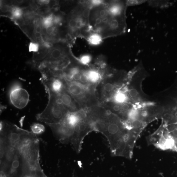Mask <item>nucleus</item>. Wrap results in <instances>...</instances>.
<instances>
[{
	"mask_svg": "<svg viewBox=\"0 0 177 177\" xmlns=\"http://www.w3.org/2000/svg\"><path fill=\"white\" fill-rule=\"evenodd\" d=\"M87 113L94 131L106 137L111 154L132 159L134 146L139 136L126 122L106 108L93 107Z\"/></svg>",
	"mask_w": 177,
	"mask_h": 177,
	"instance_id": "1",
	"label": "nucleus"
},
{
	"mask_svg": "<svg viewBox=\"0 0 177 177\" xmlns=\"http://www.w3.org/2000/svg\"><path fill=\"white\" fill-rule=\"evenodd\" d=\"M88 19L90 30L100 35L103 38L121 33L125 27L123 15H116L110 11L109 3L90 7Z\"/></svg>",
	"mask_w": 177,
	"mask_h": 177,
	"instance_id": "2",
	"label": "nucleus"
},
{
	"mask_svg": "<svg viewBox=\"0 0 177 177\" xmlns=\"http://www.w3.org/2000/svg\"><path fill=\"white\" fill-rule=\"evenodd\" d=\"M48 101L47 106L42 112L36 116L37 120L47 125L57 123L63 120L69 113L58 95L47 93Z\"/></svg>",
	"mask_w": 177,
	"mask_h": 177,
	"instance_id": "3",
	"label": "nucleus"
},
{
	"mask_svg": "<svg viewBox=\"0 0 177 177\" xmlns=\"http://www.w3.org/2000/svg\"><path fill=\"white\" fill-rule=\"evenodd\" d=\"M74 133L71 142L77 153L81 150L83 141L90 133L94 131L92 124L86 112L83 111L81 118L74 127Z\"/></svg>",
	"mask_w": 177,
	"mask_h": 177,
	"instance_id": "4",
	"label": "nucleus"
},
{
	"mask_svg": "<svg viewBox=\"0 0 177 177\" xmlns=\"http://www.w3.org/2000/svg\"><path fill=\"white\" fill-rule=\"evenodd\" d=\"M65 80L68 91L73 97L80 107L84 110L87 102L91 98L95 97V91L90 90V86H84L82 84L75 81Z\"/></svg>",
	"mask_w": 177,
	"mask_h": 177,
	"instance_id": "5",
	"label": "nucleus"
},
{
	"mask_svg": "<svg viewBox=\"0 0 177 177\" xmlns=\"http://www.w3.org/2000/svg\"><path fill=\"white\" fill-rule=\"evenodd\" d=\"M56 138L63 144L71 143L74 133V127L64 119L61 122L48 125Z\"/></svg>",
	"mask_w": 177,
	"mask_h": 177,
	"instance_id": "6",
	"label": "nucleus"
},
{
	"mask_svg": "<svg viewBox=\"0 0 177 177\" xmlns=\"http://www.w3.org/2000/svg\"><path fill=\"white\" fill-rule=\"evenodd\" d=\"M41 81L47 93L59 96L67 89L66 83L62 76H42Z\"/></svg>",
	"mask_w": 177,
	"mask_h": 177,
	"instance_id": "7",
	"label": "nucleus"
},
{
	"mask_svg": "<svg viewBox=\"0 0 177 177\" xmlns=\"http://www.w3.org/2000/svg\"><path fill=\"white\" fill-rule=\"evenodd\" d=\"M9 98L13 106L18 109H22L27 106L29 101V95L28 91L20 85L16 84L10 89Z\"/></svg>",
	"mask_w": 177,
	"mask_h": 177,
	"instance_id": "8",
	"label": "nucleus"
},
{
	"mask_svg": "<svg viewBox=\"0 0 177 177\" xmlns=\"http://www.w3.org/2000/svg\"><path fill=\"white\" fill-rule=\"evenodd\" d=\"M58 96L63 106L69 112H75L81 110L73 97L69 93L67 89Z\"/></svg>",
	"mask_w": 177,
	"mask_h": 177,
	"instance_id": "9",
	"label": "nucleus"
},
{
	"mask_svg": "<svg viewBox=\"0 0 177 177\" xmlns=\"http://www.w3.org/2000/svg\"><path fill=\"white\" fill-rule=\"evenodd\" d=\"M90 83L91 85L96 84L101 79L102 76L101 73L97 70L91 69L86 70Z\"/></svg>",
	"mask_w": 177,
	"mask_h": 177,
	"instance_id": "10",
	"label": "nucleus"
},
{
	"mask_svg": "<svg viewBox=\"0 0 177 177\" xmlns=\"http://www.w3.org/2000/svg\"><path fill=\"white\" fill-rule=\"evenodd\" d=\"M87 38L89 43L94 46L97 45L101 43L103 39L100 35L96 32L91 33Z\"/></svg>",
	"mask_w": 177,
	"mask_h": 177,
	"instance_id": "11",
	"label": "nucleus"
},
{
	"mask_svg": "<svg viewBox=\"0 0 177 177\" xmlns=\"http://www.w3.org/2000/svg\"><path fill=\"white\" fill-rule=\"evenodd\" d=\"M31 132L36 135H41L45 130V127L43 125L38 123L32 124L31 126Z\"/></svg>",
	"mask_w": 177,
	"mask_h": 177,
	"instance_id": "12",
	"label": "nucleus"
},
{
	"mask_svg": "<svg viewBox=\"0 0 177 177\" xmlns=\"http://www.w3.org/2000/svg\"><path fill=\"white\" fill-rule=\"evenodd\" d=\"M56 16L54 15H51L44 18L43 21V25L44 27L47 28L51 26H53Z\"/></svg>",
	"mask_w": 177,
	"mask_h": 177,
	"instance_id": "13",
	"label": "nucleus"
},
{
	"mask_svg": "<svg viewBox=\"0 0 177 177\" xmlns=\"http://www.w3.org/2000/svg\"><path fill=\"white\" fill-rule=\"evenodd\" d=\"M113 101L117 104L124 103L126 100V96L124 94L120 93H117L113 97Z\"/></svg>",
	"mask_w": 177,
	"mask_h": 177,
	"instance_id": "14",
	"label": "nucleus"
},
{
	"mask_svg": "<svg viewBox=\"0 0 177 177\" xmlns=\"http://www.w3.org/2000/svg\"><path fill=\"white\" fill-rule=\"evenodd\" d=\"M12 17L16 19L21 18L23 15L22 10L18 7H14L12 10Z\"/></svg>",
	"mask_w": 177,
	"mask_h": 177,
	"instance_id": "15",
	"label": "nucleus"
},
{
	"mask_svg": "<svg viewBox=\"0 0 177 177\" xmlns=\"http://www.w3.org/2000/svg\"><path fill=\"white\" fill-rule=\"evenodd\" d=\"M91 57L88 55H84L79 60L80 62L83 65H88L91 61Z\"/></svg>",
	"mask_w": 177,
	"mask_h": 177,
	"instance_id": "16",
	"label": "nucleus"
},
{
	"mask_svg": "<svg viewBox=\"0 0 177 177\" xmlns=\"http://www.w3.org/2000/svg\"><path fill=\"white\" fill-rule=\"evenodd\" d=\"M39 45L38 43L31 42L29 45V51L30 52H37L39 51Z\"/></svg>",
	"mask_w": 177,
	"mask_h": 177,
	"instance_id": "17",
	"label": "nucleus"
},
{
	"mask_svg": "<svg viewBox=\"0 0 177 177\" xmlns=\"http://www.w3.org/2000/svg\"><path fill=\"white\" fill-rule=\"evenodd\" d=\"M77 24L76 18H72L70 20L69 22V26L70 28L73 30H76V27Z\"/></svg>",
	"mask_w": 177,
	"mask_h": 177,
	"instance_id": "18",
	"label": "nucleus"
},
{
	"mask_svg": "<svg viewBox=\"0 0 177 177\" xmlns=\"http://www.w3.org/2000/svg\"><path fill=\"white\" fill-rule=\"evenodd\" d=\"M145 1H128L126 4L128 6H135L141 4L145 2Z\"/></svg>",
	"mask_w": 177,
	"mask_h": 177,
	"instance_id": "19",
	"label": "nucleus"
},
{
	"mask_svg": "<svg viewBox=\"0 0 177 177\" xmlns=\"http://www.w3.org/2000/svg\"><path fill=\"white\" fill-rule=\"evenodd\" d=\"M129 94L131 97L135 98L138 95V92L136 89L133 88L129 91Z\"/></svg>",
	"mask_w": 177,
	"mask_h": 177,
	"instance_id": "20",
	"label": "nucleus"
},
{
	"mask_svg": "<svg viewBox=\"0 0 177 177\" xmlns=\"http://www.w3.org/2000/svg\"><path fill=\"white\" fill-rule=\"evenodd\" d=\"M55 30V28L53 26H51L46 28V32L48 34H51L53 33Z\"/></svg>",
	"mask_w": 177,
	"mask_h": 177,
	"instance_id": "21",
	"label": "nucleus"
},
{
	"mask_svg": "<svg viewBox=\"0 0 177 177\" xmlns=\"http://www.w3.org/2000/svg\"><path fill=\"white\" fill-rule=\"evenodd\" d=\"M140 115L142 118H146L148 116V113L147 111H141Z\"/></svg>",
	"mask_w": 177,
	"mask_h": 177,
	"instance_id": "22",
	"label": "nucleus"
},
{
	"mask_svg": "<svg viewBox=\"0 0 177 177\" xmlns=\"http://www.w3.org/2000/svg\"><path fill=\"white\" fill-rule=\"evenodd\" d=\"M9 7L7 5H4L2 7L1 10L2 12H7L9 10Z\"/></svg>",
	"mask_w": 177,
	"mask_h": 177,
	"instance_id": "23",
	"label": "nucleus"
},
{
	"mask_svg": "<svg viewBox=\"0 0 177 177\" xmlns=\"http://www.w3.org/2000/svg\"><path fill=\"white\" fill-rule=\"evenodd\" d=\"M38 2L41 4L47 5L49 4L50 1L48 0H41V1H38Z\"/></svg>",
	"mask_w": 177,
	"mask_h": 177,
	"instance_id": "24",
	"label": "nucleus"
},
{
	"mask_svg": "<svg viewBox=\"0 0 177 177\" xmlns=\"http://www.w3.org/2000/svg\"><path fill=\"white\" fill-rule=\"evenodd\" d=\"M42 31V28L41 26L38 25L36 28V32L41 33Z\"/></svg>",
	"mask_w": 177,
	"mask_h": 177,
	"instance_id": "25",
	"label": "nucleus"
},
{
	"mask_svg": "<svg viewBox=\"0 0 177 177\" xmlns=\"http://www.w3.org/2000/svg\"><path fill=\"white\" fill-rule=\"evenodd\" d=\"M30 23V22L29 20H25L22 22L23 25L24 26H27L29 25Z\"/></svg>",
	"mask_w": 177,
	"mask_h": 177,
	"instance_id": "26",
	"label": "nucleus"
},
{
	"mask_svg": "<svg viewBox=\"0 0 177 177\" xmlns=\"http://www.w3.org/2000/svg\"><path fill=\"white\" fill-rule=\"evenodd\" d=\"M35 37L37 38H40L42 37V34L41 33L36 32L34 34Z\"/></svg>",
	"mask_w": 177,
	"mask_h": 177,
	"instance_id": "27",
	"label": "nucleus"
},
{
	"mask_svg": "<svg viewBox=\"0 0 177 177\" xmlns=\"http://www.w3.org/2000/svg\"><path fill=\"white\" fill-rule=\"evenodd\" d=\"M172 133L174 136L177 137V128L174 129L172 131Z\"/></svg>",
	"mask_w": 177,
	"mask_h": 177,
	"instance_id": "28",
	"label": "nucleus"
},
{
	"mask_svg": "<svg viewBox=\"0 0 177 177\" xmlns=\"http://www.w3.org/2000/svg\"><path fill=\"white\" fill-rule=\"evenodd\" d=\"M175 116L176 117H177V111H176V113H175Z\"/></svg>",
	"mask_w": 177,
	"mask_h": 177,
	"instance_id": "29",
	"label": "nucleus"
}]
</instances>
